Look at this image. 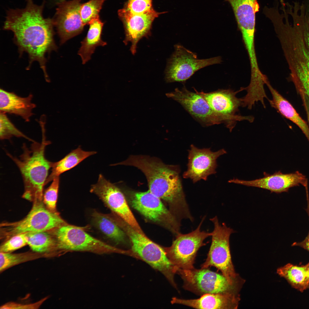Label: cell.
I'll return each mask as SVG.
<instances>
[{"label": "cell", "mask_w": 309, "mask_h": 309, "mask_svg": "<svg viewBox=\"0 0 309 309\" xmlns=\"http://www.w3.org/2000/svg\"><path fill=\"white\" fill-rule=\"evenodd\" d=\"M82 0L65 1L57 5L53 17L60 45L78 35L85 26L81 16Z\"/></svg>", "instance_id": "5bb4252c"}, {"label": "cell", "mask_w": 309, "mask_h": 309, "mask_svg": "<svg viewBox=\"0 0 309 309\" xmlns=\"http://www.w3.org/2000/svg\"><path fill=\"white\" fill-rule=\"evenodd\" d=\"M46 3L50 7L57 6L59 4L67 0H45Z\"/></svg>", "instance_id": "74e56055"}, {"label": "cell", "mask_w": 309, "mask_h": 309, "mask_svg": "<svg viewBox=\"0 0 309 309\" xmlns=\"http://www.w3.org/2000/svg\"><path fill=\"white\" fill-rule=\"evenodd\" d=\"M226 153L224 149L213 152L210 148L199 149L191 144L189 150L187 169L183 177L191 179L194 183L201 179L206 181L209 176L216 173L217 159Z\"/></svg>", "instance_id": "2e32d148"}, {"label": "cell", "mask_w": 309, "mask_h": 309, "mask_svg": "<svg viewBox=\"0 0 309 309\" xmlns=\"http://www.w3.org/2000/svg\"><path fill=\"white\" fill-rule=\"evenodd\" d=\"M266 84L272 96V99L268 100L272 107L276 109L284 117L296 124L309 142V126L306 122L300 117L289 102L272 87L268 80Z\"/></svg>", "instance_id": "603a6c76"}, {"label": "cell", "mask_w": 309, "mask_h": 309, "mask_svg": "<svg viewBox=\"0 0 309 309\" xmlns=\"http://www.w3.org/2000/svg\"><path fill=\"white\" fill-rule=\"evenodd\" d=\"M177 274L183 282L185 290L197 295L208 294H231L239 295L242 286L233 285L221 274L208 268L189 270L178 268Z\"/></svg>", "instance_id": "52a82bcc"}, {"label": "cell", "mask_w": 309, "mask_h": 309, "mask_svg": "<svg viewBox=\"0 0 309 309\" xmlns=\"http://www.w3.org/2000/svg\"><path fill=\"white\" fill-rule=\"evenodd\" d=\"M90 191L97 195L114 214L136 231L144 234L121 190L102 174L99 175L97 183L91 186Z\"/></svg>", "instance_id": "4fadbf2b"}, {"label": "cell", "mask_w": 309, "mask_h": 309, "mask_svg": "<svg viewBox=\"0 0 309 309\" xmlns=\"http://www.w3.org/2000/svg\"><path fill=\"white\" fill-rule=\"evenodd\" d=\"M33 97L32 94H30L26 97H22L1 88L0 112L19 116L25 122H29L33 115V110L36 107L32 102Z\"/></svg>", "instance_id": "ffe728a7"}, {"label": "cell", "mask_w": 309, "mask_h": 309, "mask_svg": "<svg viewBox=\"0 0 309 309\" xmlns=\"http://www.w3.org/2000/svg\"><path fill=\"white\" fill-rule=\"evenodd\" d=\"M43 195V203L46 207L53 212H57L56 203L60 183V177L55 178Z\"/></svg>", "instance_id": "4dcf8cb0"}, {"label": "cell", "mask_w": 309, "mask_h": 309, "mask_svg": "<svg viewBox=\"0 0 309 309\" xmlns=\"http://www.w3.org/2000/svg\"><path fill=\"white\" fill-rule=\"evenodd\" d=\"M106 0H90L82 4L80 13L84 25L92 20L99 17V13L104 2Z\"/></svg>", "instance_id": "f546056e"}, {"label": "cell", "mask_w": 309, "mask_h": 309, "mask_svg": "<svg viewBox=\"0 0 309 309\" xmlns=\"http://www.w3.org/2000/svg\"><path fill=\"white\" fill-rule=\"evenodd\" d=\"M48 257L45 254L35 252L17 253L0 252V272L1 273L15 266L39 258Z\"/></svg>", "instance_id": "83f0119b"}, {"label": "cell", "mask_w": 309, "mask_h": 309, "mask_svg": "<svg viewBox=\"0 0 309 309\" xmlns=\"http://www.w3.org/2000/svg\"><path fill=\"white\" fill-rule=\"evenodd\" d=\"M26 233L27 245L33 251L51 257L55 256L60 251L54 235L52 236L48 231Z\"/></svg>", "instance_id": "484cf974"}, {"label": "cell", "mask_w": 309, "mask_h": 309, "mask_svg": "<svg viewBox=\"0 0 309 309\" xmlns=\"http://www.w3.org/2000/svg\"><path fill=\"white\" fill-rule=\"evenodd\" d=\"M277 273L302 292L309 285V276L305 266H298L289 263L278 268Z\"/></svg>", "instance_id": "4316f807"}, {"label": "cell", "mask_w": 309, "mask_h": 309, "mask_svg": "<svg viewBox=\"0 0 309 309\" xmlns=\"http://www.w3.org/2000/svg\"><path fill=\"white\" fill-rule=\"evenodd\" d=\"M244 90V88H242L236 92L229 89H219L208 93L197 92L214 111L228 120L232 130L237 121L246 120L251 122L254 120L251 116H242L236 114L239 107L242 106V101L236 95Z\"/></svg>", "instance_id": "9a60e30c"}, {"label": "cell", "mask_w": 309, "mask_h": 309, "mask_svg": "<svg viewBox=\"0 0 309 309\" xmlns=\"http://www.w3.org/2000/svg\"><path fill=\"white\" fill-rule=\"evenodd\" d=\"M230 5L241 32L255 30V14L259 11L257 0H225Z\"/></svg>", "instance_id": "44dd1931"}, {"label": "cell", "mask_w": 309, "mask_h": 309, "mask_svg": "<svg viewBox=\"0 0 309 309\" xmlns=\"http://www.w3.org/2000/svg\"><path fill=\"white\" fill-rule=\"evenodd\" d=\"M305 266L309 276V263Z\"/></svg>", "instance_id": "f35d334b"}, {"label": "cell", "mask_w": 309, "mask_h": 309, "mask_svg": "<svg viewBox=\"0 0 309 309\" xmlns=\"http://www.w3.org/2000/svg\"><path fill=\"white\" fill-rule=\"evenodd\" d=\"M27 233L19 234L8 239L1 245L0 252H11L27 245Z\"/></svg>", "instance_id": "1f68e13d"}, {"label": "cell", "mask_w": 309, "mask_h": 309, "mask_svg": "<svg viewBox=\"0 0 309 309\" xmlns=\"http://www.w3.org/2000/svg\"><path fill=\"white\" fill-rule=\"evenodd\" d=\"M305 14L309 25V0H303Z\"/></svg>", "instance_id": "8d00e7d4"}, {"label": "cell", "mask_w": 309, "mask_h": 309, "mask_svg": "<svg viewBox=\"0 0 309 309\" xmlns=\"http://www.w3.org/2000/svg\"><path fill=\"white\" fill-rule=\"evenodd\" d=\"M104 24V23L99 17L92 20L89 23L87 35L81 42V45L78 52L83 64H85L90 60L96 47L104 46L107 44L106 42L102 39Z\"/></svg>", "instance_id": "cb8c5ba5"}, {"label": "cell", "mask_w": 309, "mask_h": 309, "mask_svg": "<svg viewBox=\"0 0 309 309\" xmlns=\"http://www.w3.org/2000/svg\"><path fill=\"white\" fill-rule=\"evenodd\" d=\"M195 92L188 90L185 87L178 88L166 94L168 97L180 104L192 116L204 126H209L224 123L229 129L228 120L211 108L205 100L194 88Z\"/></svg>", "instance_id": "8fae6325"}, {"label": "cell", "mask_w": 309, "mask_h": 309, "mask_svg": "<svg viewBox=\"0 0 309 309\" xmlns=\"http://www.w3.org/2000/svg\"><path fill=\"white\" fill-rule=\"evenodd\" d=\"M0 112L1 139H9L14 136L23 138L32 142L35 141L18 129L10 120L6 113Z\"/></svg>", "instance_id": "f1b7e54d"}, {"label": "cell", "mask_w": 309, "mask_h": 309, "mask_svg": "<svg viewBox=\"0 0 309 309\" xmlns=\"http://www.w3.org/2000/svg\"><path fill=\"white\" fill-rule=\"evenodd\" d=\"M115 165L132 166L140 169L146 178L148 190L168 203L178 219H192L178 166L166 165L158 159L143 155L130 156Z\"/></svg>", "instance_id": "7a4b0ae2"}, {"label": "cell", "mask_w": 309, "mask_h": 309, "mask_svg": "<svg viewBox=\"0 0 309 309\" xmlns=\"http://www.w3.org/2000/svg\"><path fill=\"white\" fill-rule=\"evenodd\" d=\"M306 111L309 125V98L304 94H300Z\"/></svg>", "instance_id": "d590c367"}, {"label": "cell", "mask_w": 309, "mask_h": 309, "mask_svg": "<svg viewBox=\"0 0 309 309\" xmlns=\"http://www.w3.org/2000/svg\"><path fill=\"white\" fill-rule=\"evenodd\" d=\"M203 217L194 230L187 234L179 233L171 246L165 248L167 255L177 268L184 270L194 268V264L197 252L205 244V239L211 236L212 233L201 231V227L204 220Z\"/></svg>", "instance_id": "9c48e42d"}, {"label": "cell", "mask_w": 309, "mask_h": 309, "mask_svg": "<svg viewBox=\"0 0 309 309\" xmlns=\"http://www.w3.org/2000/svg\"><path fill=\"white\" fill-rule=\"evenodd\" d=\"M264 177L251 181H245L234 178L228 181L247 186L266 189L271 192L280 193L288 191L292 187L302 185L307 189L308 181L306 177L297 171L294 173L284 174L280 171L270 174L264 172Z\"/></svg>", "instance_id": "ac0fdd59"}, {"label": "cell", "mask_w": 309, "mask_h": 309, "mask_svg": "<svg viewBox=\"0 0 309 309\" xmlns=\"http://www.w3.org/2000/svg\"><path fill=\"white\" fill-rule=\"evenodd\" d=\"M88 226L80 227L67 223L54 230L58 248L61 251H84L98 254L124 253L126 251L108 244L86 231Z\"/></svg>", "instance_id": "8992f818"}, {"label": "cell", "mask_w": 309, "mask_h": 309, "mask_svg": "<svg viewBox=\"0 0 309 309\" xmlns=\"http://www.w3.org/2000/svg\"><path fill=\"white\" fill-rule=\"evenodd\" d=\"M152 0H128L124 8L134 14H142L150 11L154 9Z\"/></svg>", "instance_id": "d6a6232c"}, {"label": "cell", "mask_w": 309, "mask_h": 309, "mask_svg": "<svg viewBox=\"0 0 309 309\" xmlns=\"http://www.w3.org/2000/svg\"><path fill=\"white\" fill-rule=\"evenodd\" d=\"M34 3L33 0H27L24 8L9 9L7 11L3 29L12 31L15 43L20 55L27 53L30 68L34 61L37 62L43 73L45 80L49 81L47 74L46 56L58 47L54 39L55 27L53 18H45L43 12L46 4Z\"/></svg>", "instance_id": "6da1fadb"}, {"label": "cell", "mask_w": 309, "mask_h": 309, "mask_svg": "<svg viewBox=\"0 0 309 309\" xmlns=\"http://www.w3.org/2000/svg\"><path fill=\"white\" fill-rule=\"evenodd\" d=\"M240 295L231 294H208L198 299H185L173 298V304L183 305L197 309H237Z\"/></svg>", "instance_id": "d6986e66"}, {"label": "cell", "mask_w": 309, "mask_h": 309, "mask_svg": "<svg viewBox=\"0 0 309 309\" xmlns=\"http://www.w3.org/2000/svg\"><path fill=\"white\" fill-rule=\"evenodd\" d=\"M41 200H34L30 211L23 219L1 224L3 238L8 239L19 234L54 230L67 223L57 212L49 210Z\"/></svg>", "instance_id": "ba28073f"}, {"label": "cell", "mask_w": 309, "mask_h": 309, "mask_svg": "<svg viewBox=\"0 0 309 309\" xmlns=\"http://www.w3.org/2000/svg\"><path fill=\"white\" fill-rule=\"evenodd\" d=\"M112 215L94 210L91 215L92 223L107 238L117 244L123 243L126 240L125 232Z\"/></svg>", "instance_id": "7402d4cb"}, {"label": "cell", "mask_w": 309, "mask_h": 309, "mask_svg": "<svg viewBox=\"0 0 309 309\" xmlns=\"http://www.w3.org/2000/svg\"><path fill=\"white\" fill-rule=\"evenodd\" d=\"M154 9L142 14H134L124 8L119 9L118 14L123 24L125 38L124 42L126 45L130 42L131 53L136 52L137 44L142 38L147 37L150 33L152 23L154 19L161 13Z\"/></svg>", "instance_id": "e0dca14e"}, {"label": "cell", "mask_w": 309, "mask_h": 309, "mask_svg": "<svg viewBox=\"0 0 309 309\" xmlns=\"http://www.w3.org/2000/svg\"><path fill=\"white\" fill-rule=\"evenodd\" d=\"M41 128L42 136L41 143L35 141L29 147L23 144V153L19 158L6 152L20 172L25 189L23 197L29 200L42 199L44 187L53 163L45 157L46 147L50 142L46 139L44 127Z\"/></svg>", "instance_id": "3957f363"}, {"label": "cell", "mask_w": 309, "mask_h": 309, "mask_svg": "<svg viewBox=\"0 0 309 309\" xmlns=\"http://www.w3.org/2000/svg\"><path fill=\"white\" fill-rule=\"evenodd\" d=\"M307 211L309 217V204H308ZM293 246H298L302 247L309 251V231L305 238L300 242H295L292 245Z\"/></svg>", "instance_id": "e575fe53"}, {"label": "cell", "mask_w": 309, "mask_h": 309, "mask_svg": "<svg viewBox=\"0 0 309 309\" xmlns=\"http://www.w3.org/2000/svg\"><path fill=\"white\" fill-rule=\"evenodd\" d=\"M213 223L211 244L205 261L201 268L213 266L220 271L230 284L242 286L245 280L235 271L230 253L229 238L234 231L225 223L220 224L215 216L210 219Z\"/></svg>", "instance_id": "277c9868"}, {"label": "cell", "mask_w": 309, "mask_h": 309, "mask_svg": "<svg viewBox=\"0 0 309 309\" xmlns=\"http://www.w3.org/2000/svg\"><path fill=\"white\" fill-rule=\"evenodd\" d=\"M119 225L130 241L133 253L159 271L166 277L172 286L177 289L175 281V274L178 268L168 258L165 249L140 233L122 219Z\"/></svg>", "instance_id": "5b68a950"}, {"label": "cell", "mask_w": 309, "mask_h": 309, "mask_svg": "<svg viewBox=\"0 0 309 309\" xmlns=\"http://www.w3.org/2000/svg\"><path fill=\"white\" fill-rule=\"evenodd\" d=\"M95 151H85L80 146L72 151L60 161L53 162L51 172L49 175L45 185L55 177L74 168L89 157L96 153Z\"/></svg>", "instance_id": "d4e9b609"}, {"label": "cell", "mask_w": 309, "mask_h": 309, "mask_svg": "<svg viewBox=\"0 0 309 309\" xmlns=\"http://www.w3.org/2000/svg\"><path fill=\"white\" fill-rule=\"evenodd\" d=\"M175 49L166 69L165 79L168 83L185 82L199 70L222 62L220 56L199 59L196 53L180 44L175 45Z\"/></svg>", "instance_id": "30bf717a"}, {"label": "cell", "mask_w": 309, "mask_h": 309, "mask_svg": "<svg viewBox=\"0 0 309 309\" xmlns=\"http://www.w3.org/2000/svg\"><path fill=\"white\" fill-rule=\"evenodd\" d=\"M46 297L33 303L22 304L15 302H9L1 306L0 309H38L48 298Z\"/></svg>", "instance_id": "836d02e7"}, {"label": "cell", "mask_w": 309, "mask_h": 309, "mask_svg": "<svg viewBox=\"0 0 309 309\" xmlns=\"http://www.w3.org/2000/svg\"><path fill=\"white\" fill-rule=\"evenodd\" d=\"M130 202L132 207L146 219L163 224L176 235L180 233V221L166 207L161 199L149 190L132 192Z\"/></svg>", "instance_id": "7c38bea8"}]
</instances>
